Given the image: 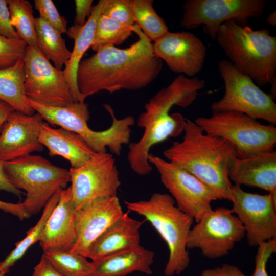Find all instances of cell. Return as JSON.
<instances>
[{
  "label": "cell",
  "mask_w": 276,
  "mask_h": 276,
  "mask_svg": "<svg viewBox=\"0 0 276 276\" xmlns=\"http://www.w3.org/2000/svg\"><path fill=\"white\" fill-rule=\"evenodd\" d=\"M138 40L128 48L105 46L80 62L77 73L78 90L85 99L101 91L145 87L158 76L163 61L154 54L151 41L135 24Z\"/></svg>",
  "instance_id": "1"
},
{
  "label": "cell",
  "mask_w": 276,
  "mask_h": 276,
  "mask_svg": "<svg viewBox=\"0 0 276 276\" xmlns=\"http://www.w3.org/2000/svg\"><path fill=\"white\" fill-rule=\"evenodd\" d=\"M184 135L163 151L165 159L191 173L212 189L220 200L231 201L228 170L237 156L228 141L203 131L194 121L185 119Z\"/></svg>",
  "instance_id": "2"
},
{
  "label": "cell",
  "mask_w": 276,
  "mask_h": 276,
  "mask_svg": "<svg viewBox=\"0 0 276 276\" xmlns=\"http://www.w3.org/2000/svg\"><path fill=\"white\" fill-rule=\"evenodd\" d=\"M215 39L234 66L258 86L276 77V37L268 30L229 20L221 25Z\"/></svg>",
  "instance_id": "3"
},
{
  "label": "cell",
  "mask_w": 276,
  "mask_h": 276,
  "mask_svg": "<svg viewBox=\"0 0 276 276\" xmlns=\"http://www.w3.org/2000/svg\"><path fill=\"white\" fill-rule=\"evenodd\" d=\"M124 203L129 211L149 221L165 241L169 258L165 276L184 271L190 261L187 244L194 219L179 209L172 197L166 193H155L147 200L124 201Z\"/></svg>",
  "instance_id": "4"
},
{
  "label": "cell",
  "mask_w": 276,
  "mask_h": 276,
  "mask_svg": "<svg viewBox=\"0 0 276 276\" xmlns=\"http://www.w3.org/2000/svg\"><path fill=\"white\" fill-rule=\"evenodd\" d=\"M27 104L39 113L44 120L79 134L96 153H104L108 149L113 155H120L123 145L130 141V130L126 122L112 117L110 126L104 130L95 131L87 122L90 112L84 102H73L64 106H48L37 103L27 97Z\"/></svg>",
  "instance_id": "5"
},
{
  "label": "cell",
  "mask_w": 276,
  "mask_h": 276,
  "mask_svg": "<svg viewBox=\"0 0 276 276\" xmlns=\"http://www.w3.org/2000/svg\"><path fill=\"white\" fill-rule=\"evenodd\" d=\"M5 174L26 196L22 204L30 216L37 214L58 191L70 182L69 170L38 155H29L4 163Z\"/></svg>",
  "instance_id": "6"
},
{
  "label": "cell",
  "mask_w": 276,
  "mask_h": 276,
  "mask_svg": "<svg viewBox=\"0 0 276 276\" xmlns=\"http://www.w3.org/2000/svg\"><path fill=\"white\" fill-rule=\"evenodd\" d=\"M204 132L225 139L235 147L237 157L245 158L274 150L276 128L261 124L248 115L234 111L213 113L195 120Z\"/></svg>",
  "instance_id": "7"
},
{
  "label": "cell",
  "mask_w": 276,
  "mask_h": 276,
  "mask_svg": "<svg viewBox=\"0 0 276 276\" xmlns=\"http://www.w3.org/2000/svg\"><path fill=\"white\" fill-rule=\"evenodd\" d=\"M218 68L225 89L222 98L211 104L213 113L237 111L276 124V103L269 94L261 89L250 77L240 72L229 61H220Z\"/></svg>",
  "instance_id": "8"
},
{
  "label": "cell",
  "mask_w": 276,
  "mask_h": 276,
  "mask_svg": "<svg viewBox=\"0 0 276 276\" xmlns=\"http://www.w3.org/2000/svg\"><path fill=\"white\" fill-rule=\"evenodd\" d=\"M264 0H187L183 5L181 26L187 29L203 26V31L212 39L224 22L233 20L247 25L249 18L263 15Z\"/></svg>",
  "instance_id": "9"
},
{
  "label": "cell",
  "mask_w": 276,
  "mask_h": 276,
  "mask_svg": "<svg viewBox=\"0 0 276 276\" xmlns=\"http://www.w3.org/2000/svg\"><path fill=\"white\" fill-rule=\"evenodd\" d=\"M245 236L244 227L232 209L218 207L193 225L187 246L188 249H199L208 258L217 259L228 254Z\"/></svg>",
  "instance_id": "10"
},
{
  "label": "cell",
  "mask_w": 276,
  "mask_h": 276,
  "mask_svg": "<svg viewBox=\"0 0 276 276\" xmlns=\"http://www.w3.org/2000/svg\"><path fill=\"white\" fill-rule=\"evenodd\" d=\"M148 161L158 172L162 183L176 206L197 222L212 209L211 203L220 200L212 189L175 164L151 153Z\"/></svg>",
  "instance_id": "11"
},
{
  "label": "cell",
  "mask_w": 276,
  "mask_h": 276,
  "mask_svg": "<svg viewBox=\"0 0 276 276\" xmlns=\"http://www.w3.org/2000/svg\"><path fill=\"white\" fill-rule=\"evenodd\" d=\"M23 62L27 98L53 106H64L75 102L63 71L53 66L37 47L27 46Z\"/></svg>",
  "instance_id": "12"
},
{
  "label": "cell",
  "mask_w": 276,
  "mask_h": 276,
  "mask_svg": "<svg viewBox=\"0 0 276 276\" xmlns=\"http://www.w3.org/2000/svg\"><path fill=\"white\" fill-rule=\"evenodd\" d=\"M73 200L77 210L95 199L117 196L121 185L113 155L96 153L85 164L69 169Z\"/></svg>",
  "instance_id": "13"
},
{
  "label": "cell",
  "mask_w": 276,
  "mask_h": 276,
  "mask_svg": "<svg viewBox=\"0 0 276 276\" xmlns=\"http://www.w3.org/2000/svg\"><path fill=\"white\" fill-rule=\"evenodd\" d=\"M231 202L249 246L257 247L276 238V195L249 193L233 185Z\"/></svg>",
  "instance_id": "14"
},
{
  "label": "cell",
  "mask_w": 276,
  "mask_h": 276,
  "mask_svg": "<svg viewBox=\"0 0 276 276\" xmlns=\"http://www.w3.org/2000/svg\"><path fill=\"white\" fill-rule=\"evenodd\" d=\"M154 54L169 68L186 77H193L202 70L206 55L202 41L188 31L170 32L152 43Z\"/></svg>",
  "instance_id": "15"
},
{
  "label": "cell",
  "mask_w": 276,
  "mask_h": 276,
  "mask_svg": "<svg viewBox=\"0 0 276 276\" xmlns=\"http://www.w3.org/2000/svg\"><path fill=\"white\" fill-rule=\"evenodd\" d=\"M124 212L117 196L99 197L76 211V243L71 252L87 257L93 243Z\"/></svg>",
  "instance_id": "16"
},
{
  "label": "cell",
  "mask_w": 276,
  "mask_h": 276,
  "mask_svg": "<svg viewBox=\"0 0 276 276\" xmlns=\"http://www.w3.org/2000/svg\"><path fill=\"white\" fill-rule=\"evenodd\" d=\"M43 120L36 112L32 115L12 112L0 132V160L11 161L42 151L39 136Z\"/></svg>",
  "instance_id": "17"
},
{
  "label": "cell",
  "mask_w": 276,
  "mask_h": 276,
  "mask_svg": "<svg viewBox=\"0 0 276 276\" xmlns=\"http://www.w3.org/2000/svg\"><path fill=\"white\" fill-rule=\"evenodd\" d=\"M76 208L71 187L62 189L39 240L43 252L70 251L77 239Z\"/></svg>",
  "instance_id": "18"
},
{
  "label": "cell",
  "mask_w": 276,
  "mask_h": 276,
  "mask_svg": "<svg viewBox=\"0 0 276 276\" xmlns=\"http://www.w3.org/2000/svg\"><path fill=\"white\" fill-rule=\"evenodd\" d=\"M228 177L235 185L257 187L276 195V151L236 157L229 166Z\"/></svg>",
  "instance_id": "19"
},
{
  "label": "cell",
  "mask_w": 276,
  "mask_h": 276,
  "mask_svg": "<svg viewBox=\"0 0 276 276\" xmlns=\"http://www.w3.org/2000/svg\"><path fill=\"white\" fill-rule=\"evenodd\" d=\"M39 141L48 149L49 155L62 157L70 162L71 168L82 166L96 153L79 134L62 128H54L44 121Z\"/></svg>",
  "instance_id": "20"
},
{
  "label": "cell",
  "mask_w": 276,
  "mask_h": 276,
  "mask_svg": "<svg viewBox=\"0 0 276 276\" xmlns=\"http://www.w3.org/2000/svg\"><path fill=\"white\" fill-rule=\"evenodd\" d=\"M142 222L124 214L111 224L90 246L87 258L96 261L140 245Z\"/></svg>",
  "instance_id": "21"
},
{
  "label": "cell",
  "mask_w": 276,
  "mask_h": 276,
  "mask_svg": "<svg viewBox=\"0 0 276 276\" xmlns=\"http://www.w3.org/2000/svg\"><path fill=\"white\" fill-rule=\"evenodd\" d=\"M105 2L106 0H100L93 7L91 14L84 26L80 27L74 25L67 29L66 33L68 37L74 40V44L71 57L63 71L75 102H84L77 86V70L83 55L91 48L97 21Z\"/></svg>",
  "instance_id": "22"
},
{
  "label": "cell",
  "mask_w": 276,
  "mask_h": 276,
  "mask_svg": "<svg viewBox=\"0 0 276 276\" xmlns=\"http://www.w3.org/2000/svg\"><path fill=\"white\" fill-rule=\"evenodd\" d=\"M154 257V252L139 245L92 262L96 276H125L133 271L150 274Z\"/></svg>",
  "instance_id": "23"
},
{
  "label": "cell",
  "mask_w": 276,
  "mask_h": 276,
  "mask_svg": "<svg viewBox=\"0 0 276 276\" xmlns=\"http://www.w3.org/2000/svg\"><path fill=\"white\" fill-rule=\"evenodd\" d=\"M24 83L23 59L11 66L0 70V100L15 111L32 115L35 112L25 100Z\"/></svg>",
  "instance_id": "24"
},
{
  "label": "cell",
  "mask_w": 276,
  "mask_h": 276,
  "mask_svg": "<svg viewBox=\"0 0 276 276\" xmlns=\"http://www.w3.org/2000/svg\"><path fill=\"white\" fill-rule=\"evenodd\" d=\"M35 28L37 48L55 67L62 70L71 55L62 34L39 17L35 18Z\"/></svg>",
  "instance_id": "25"
},
{
  "label": "cell",
  "mask_w": 276,
  "mask_h": 276,
  "mask_svg": "<svg viewBox=\"0 0 276 276\" xmlns=\"http://www.w3.org/2000/svg\"><path fill=\"white\" fill-rule=\"evenodd\" d=\"M60 191H57L48 201L35 225L27 232L26 236L21 241H18L15 244V248L0 262V272L3 271H9L10 268L23 257L28 249L39 241L45 223L58 201Z\"/></svg>",
  "instance_id": "26"
},
{
  "label": "cell",
  "mask_w": 276,
  "mask_h": 276,
  "mask_svg": "<svg viewBox=\"0 0 276 276\" xmlns=\"http://www.w3.org/2000/svg\"><path fill=\"white\" fill-rule=\"evenodd\" d=\"M152 0H131L135 24L151 41L155 42L169 32L165 20L153 7Z\"/></svg>",
  "instance_id": "27"
},
{
  "label": "cell",
  "mask_w": 276,
  "mask_h": 276,
  "mask_svg": "<svg viewBox=\"0 0 276 276\" xmlns=\"http://www.w3.org/2000/svg\"><path fill=\"white\" fill-rule=\"evenodd\" d=\"M11 24L18 37L28 46L37 47L35 18L32 5L27 0H7Z\"/></svg>",
  "instance_id": "28"
},
{
  "label": "cell",
  "mask_w": 276,
  "mask_h": 276,
  "mask_svg": "<svg viewBox=\"0 0 276 276\" xmlns=\"http://www.w3.org/2000/svg\"><path fill=\"white\" fill-rule=\"evenodd\" d=\"M64 276H96L92 261L71 251H48L42 254Z\"/></svg>",
  "instance_id": "29"
},
{
  "label": "cell",
  "mask_w": 276,
  "mask_h": 276,
  "mask_svg": "<svg viewBox=\"0 0 276 276\" xmlns=\"http://www.w3.org/2000/svg\"><path fill=\"white\" fill-rule=\"evenodd\" d=\"M132 32V26L122 24L101 13L97 21L91 48L96 52L105 46L121 44Z\"/></svg>",
  "instance_id": "30"
},
{
  "label": "cell",
  "mask_w": 276,
  "mask_h": 276,
  "mask_svg": "<svg viewBox=\"0 0 276 276\" xmlns=\"http://www.w3.org/2000/svg\"><path fill=\"white\" fill-rule=\"evenodd\" d=\"M27 46L20 38L0 35V70L11 66L23 59Z\"/></svg>",
  "instance_id": "31"
},
{
  "label": "cell",
  "mask_w": 276,
  "mask_h": 276,
  "mask_svg": "<svg viewBox=\"0 0 276 276\" xmlns=\"http://www.w3.org/2000/svg\"><path fill=\"white\" fill-rule=\"evenodd\" d=\"M101 14L126 26L135 24L131 0H106Z\"/></svg>",
  "instance_id": "32"
},
{
  "label": "cell",
  "mask_w": 276,
  "mask_h": 276,
  "mask_svg": "<svg viewBox=\"0 0 276 276\" xmlns=\"http://www.w3.org/2000/svg\"><path fill=\"white\" fill-rule=\"evenodd\" d=\"M36 10L39 12V17L57 30L61 34L66 33L67 21L58 12L52 0H35Z\"/></svg>",
  "instance_id": "33"
},
{
  "label": "cell",
  "mask_w": 276,
  "mask_h": 276,
  "mask_svg": "<svg viewBox=\"0 0 276 276\" xmlns=\"http://www.w3.org/2000/svg\"><path fill=\"white\" fill-rule=\"evenodd\" d=\"M257 247L255 268L252 276H269L266 266L268 260L276 252V238L263 242Z\"/></svg>",
  "instance_id": "34"
},
{
  "label": "cell",
  "mask_w": 276,
  "mask_h": 276,
  "mask_svg": "<svg viewBox=\"0 0 276 276\" xmlns=\"http://www.w3.org/2000/svg\"><path fill=\"white\" fill-rule=\"evenodd\" d=\"M0 35L8 38H19L11 24L7 0H0Z\"/></svg>",
  "instance_id": "35"
},
{
  "label": "cell",
  "mask_w": 276,
  "mask_h": 276,
  "mask_svg": "<svg viewBox=\"0 0 276 276\" xmlns=\"http://www.w3.org/2000/svg\"><path fill=\"white\" fill-rule=\"evenodd\" d=\"M93 0H76V15L74 25L82 27L85 25L86 18H89L91 14L93 7Z\"/></svg>",
  "instance_id": "36"
},
{
  "label": "cell",
  "mask_w": 276,
  "mask_h": 276,
  "mask_svg": "<svg viewBox=\"0 0 276 276\" xmlns=\"http://www.w3.org/2000/svg\"><path fill=\"white\" fill-rule=\"evenodd\" d=\"M199 276H247L238 267L223 264L214 268L204 269Z\"/></svg>",
  "instance_id": "37"
},
{
  "label": "cell",
  "mask_w": 276,
  "mask_h": 276,
  "mask_svg": "<svg viewBox=\"0 0 276 276\" xmlns=\"http://www.w3.org/2000/svg\"><path fill=\"white\" fill-rule=\"evenodd\" d=\"M32 276H64L42 255L35 266Z\"/></svg>",
  "instance_id": "38"
},
{
  "label": "cell",
  "mask_w": 276,
  "mask_h": 276,
  "mask_svg": "<svg viewBox=\"0 0 276 276\" xmlns=\"http://www.w3.org/2000/svg\"><path fill=\"white\" fill-rule=\"evenodd\" d=\"M0 210L16 216L20 220H24L30 217L22 203H13L0 200Z\"/></svg>",
  "instance_id": "39"
},
{
  "label": "cell",
  "mask_w": 276,
  "mask_h": 276,
  "mask_svg": "<svg viewBox=\"0 0 276 276\" xmlns=\"http://www.w3.org/2000/svg\"><path fill=\"white\" fill-rule=\"evenodd\" d=\"M4 163L0 160V191L12 193L20 198L24 193L14 187L7 178L4 171Z\"/></svg>",
  "instance_id": "40"
},
{
  "label": "cell",
  "mask_w": 276,
  "mask_h": 276,
  "mask_svg": "<svg viewBox=\"0 0 276 276\" xmlns=\"http://www.w3.org/2000/svg\"><path fill=\"white\" fill-rule=\"evenodd\" d=\"M14 110L11 106L0 100V132L4 124Z\"/></svg>",
  "instance_id": "41"
},
{
  "label": "cell",
  "mask_w": 276,
  "mask_h": 276,
  "mask_svg": "<svg viewBox=\"0 0 276 276\" xmlns=\"http://www.w3.org/2000/svg\"><path fill=\"white\" fill-rule=\"evenodd\" d=\"M266 21L268 24L272 26H275L276 25V11H274L272 13L269 14Z\"/></svg>",
  "instance_id": "42"
},
{
  "label": "cell",
  "mask_w": 276,
  "mask_h": 276,
  "mask_svg": "<svg viewBox=\"0 0 276 276\" xmlns=\"http://www.w3.org/2000/svg\"><path fill=\"white\" fill-rule=\"evenodd\" d=\"M270 84L271 85V89L269 95L275 101L276 99V77L273 79Z\"/></svg>",
  "instance_id": "43"
},
{
  "label": "cell",
  "mask_w": 276,
  "mask_h": 276,
  "mask_svg": "<svg viewBox=\"0 0 276 276\" xmlns=\"http://www.w3.org/2000/svg\"><path fill=\"white\" fill-rule=\"evenodd\" d=\"M9 271H3L0 272V276H5Z\"/></svg>",
  "instance_id": "44"
}]
</instances>
